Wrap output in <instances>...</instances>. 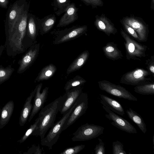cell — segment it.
I'll list each match as a JSON object with an SVG mask.
<instances>
[{
	"label": "cell",
	"mask_w": 154,
	"mask_h": 154,
	"mask_svg": "<svg viewBox=\"0 0 154 154\" xmlns=\"http://www.w3.org/2000/svg\"><path fill=\"white\" fill-rule=\"evenodd\" d=\"M86 5L91 6L93 8H97L98 6L103 5L102 0H81Z\"/></svg>",
	"instance_id": "e575fe53"
},
{
	"label": "cell",
	"mask_w": 154,
	"mask_h": 154,
	"mask_svg": "<svg viewBox=\"0 0 154 154\" xmlns=\"http://www.w3.org/2000/svg\"><path fill=\"white\" fill-rule=\"evenodd\" d=\"M88 97L87 93H82L76 101L75 106L64 123L62 131L72 125L85 113L88 108Z\"/></svg>",
	"instance_id": "9c48e42d"
},
{
	"label": "cell",
	"mask_w": 154,
	"mask_h": 154,
	"mask_svg": "<svg viewBox=\"0 0 154 154\" xmlns=\"http://www.w3.org/2000/svg\"><path fill=\"white\" fill-rule=\"evenodd\" d=\"M86 82L84 78L79 75L69 80L66 83L64 89L66 91L77 86H81Z\"/></svg>",
	"instance_id": "f546056e"
},
{
	"label": "cell",
	"mask_w": 154,
	"mask_h": 154,
	"mask_svg": "<svg viewBox=\"0 0 154 154\" xmlns=\"http://www.w3.org/2000/svg\"><path fill=\"white\" fill-rule=\"evenodd\" d=\"M94 24L98 30L104 32L108 36L111 35H115L117 32V30L114 24L110 19L104 14L100 16L96 15Z\"/></svg>",
	"instance_id": "2e32d148"
},
{
	"label": "cell",
	"mask_w": 154,
	"mask_h": 154,
	"mask_svg": "<svg viewBox=\"0 0 154 154\" xmlns=\"http://www.w3.org/2000/svg\"><path fill=\"white\" fill-rule=\"evenodd\" d=\"M29 6L25 0H18L14 3L9 9L5 23L6 38L12 32L20 15Z\"/></svg>",
	"instance_id": "277c9868"
},
{
	"label": "cell",
	"mask_w": 154,
	"mask_h": 154,
	"mask_svg": "<svg viewBox=\"0 0 154 154\" xmlns=\"http://www.w3.org/2000/svg\"><path fill=\"white\" fill-rule=\"evenodd\" d=\"M76 104V101L69 109L63 114V117L51 128L45 137L41 140L42 145L48 147L49 149H52L53 146L57 142L62 128L65 121L70 115Z\"/></svg>",
	"instance_id": "5b68a950"
},
{
	"label": "cell",
	"mask_w": 154,
	"mask_h": 154,
	"mask_svg": "<svg viewBox=\"0 0 154 154\" xmlns=\"http://www.w3.org/2000/svg\"><path fill=\"white\" fill-rule=\"evenodd\" d=\"M120 33L124 38L126 58L128 60H140L146 56V51L147 46L141 44L130 36L122 28Z\"/></svg>",
	"instance_id": "3957f363"
},
{
	"label": "cell",
	"mask_w": 154,
	"mask_h": 154,
	"mask_svg": "<svg viewBox=\"0 0 154 154\" xmlns=\"http://www.w3.org/2000/svg\"><path fill=\"white\" fill-rule=\"evenodd\" d=\"M120 22L122 25L125 31L130 35L132 37L135 39L138 42H140L139 37L135 30L128 25L121 19Z\"/></svg>",
	"instance_id": "1f68e13d"
},
{
	"label": "cell",
	"mask_w": 154,
	"mask_h": 154,
	"mask_svg": "<svg viewBox=\"0 0 154 154\" xmlns=\"http://www.w3.org/2000/svg\"><path fill=\"white\" fill-rule=\"evenodd\" d=\"M121 19L135 30L140 42L147 41L149 32V26L142 18L131 14L129 16L124 17Z\"/></svg>",
	"instance_id": "30bf717a"
},
{
	"label": "cell",
	"mask_w": 154,
	"mask_h": 154,
	"mask_svg": "<svg viewBox=\"0 0 154 154\" xmlns=\"http://www.w3.org/2000/svg\"><path fill=\"white\" fill-rule=\"evenodd\" d=\"M151 75L147 70L137 68L124 74L120 82L126 85L136 86L151 81Z\"/></svg>",
	"instance_id": "52a82bcc"
},
{
	"label": "cell",
	"mask_w": 154,
	"mask_h": 154,
	"mask_svg": "<svg viewBox=\"0 0 154 154\" xmlns=\"http://www.w3.org/2000/svg\"><path fill=\"white\" fill-rule=\"evenodd\" d=\"M150 8L152 10H154V0H151Z\"/></svg>",
	"instance_id": "60d3db41"
},
{
	"label": "cell",
	"mask_w": 154,
	"mask_h": 154,
	"mask_svg": "<svg viewBox=\"0 0 154 154\" xmlns=\"http://www.w3.org/2000/svg\"><path fill=\"white\" fill-rule=\"evenodd\" d=\"M113 154H127L124 149L123 145L120 142L117 140L112 143Z\"/></svg>",
	"instance_id": "836d02e7"
},
{
	"label": "cell",
	"mask_w": 154,
	"mask_h": 154,
	"mask_svg": "<svg viewBox=\"0 0 154 154\" xmlns=\"http://www.w3.org/2000/svg\"><path fill=\"white\" fill-rule=\"evenodd\" d=\"M146 68L153 76L154 75V56H152L150 58L146 60Z\"/></svg>",
	"instance_id": "d590c367"
},
{
	"label": "cell",
	"mask_w": 154,
	"mask_h": 154,
	"mask_svg": "<svg viewBox=\"0 0 154 154\" xmlns=\"http://www.w3.org/2000/svg\"><path fill=\"white\" fill-rule=\"evenodd\" d=\"M126 112L129 119L137 125L144 134H145L146 131V125L141 116L131 108L127 109Z\"/></svg>",
	"instance_id": "d4e9b609"
},
{
	"label": "cell",
	"mask_w": 154,
	"mask_h": 154,
	"mask_svg": "<svg viewBox=\"0 0 154 154\" xmlns=\"http://www.w3.org/2000/svg\"><path fill=\"white\" fill-rule=\"evenodd\" d=\"M104 127L93 124L86 123L82 125L73 134V141H84L96 138L102 134Z\"/></svg>",
	"instance_id": "8992f818"
},
{
	"label": "cell",
	"mask_w": 154,
	"mask_h": 154,
	"mask_svg": "<svg viewBox=\"0 0 154 154\" xmlns=\"http://www.w3.org/2000/svg\"><path fill=\"white\" fill-rule=\"evenodd\" d=\"M134 91L142 95H154V82H149L136 85L134 88Z\"/></svg>",
	"instance_id": "4316f807"
},
{
	"label": "cell",
	"mask_w": 154,
	"mask_h": 154,
	"mask_svg": "<svg viewBox=\"0 0 154 154\" xmlns=\"http://www.w3.org/2000/svg\"><path fill=\"white\" fill-rule=\"evenodd\" d=\"M101 90L118 97L131 101H137V98L130 92L119 85L113 84L109 81L103 80L98 82Z\"/></svg>",
	"instance_id": "ba28073f"
},
{
	"label": "cell",
	"mask_w": 154,
	"mask_h": 154,
	"mask_svg": "<svg viewBox=\"0 0 154 154\" xmlns=\"http://www.w3.org/2000/svg\"><path fill=\"white\" fill-rule=\"evenodd\" d=\"M37 87L36 86L25 101L19 118V124L20 126L24 125L30 114L32 107L31 102L34 96Z\"/></svg>",
	"instance_id": "ac0fdd59"
},
{
	"label": "cell",
	"mask_w": 154,
	"mask_h": 154,
	"mask_svg": "<svg viewBox=\"0 0 154 154\" xmlns=\"http://www.w3.org/2000/svg\"><path fill=\"white\" fill-rule=\"evenodd\" d=\"M8 3V0H0V6L2 8H6Z\"/></svg>",
	"instance_id": "f35d334b"
},
{
	"label": "cell",
	"mask_w": 154,
	"mask_h": 154,
	"mask_svg": "<svg viewBox=\"0 0 154 154\" xmlns=\"http://www.w3.org/2000/svg\"><path fill=\"white\" fill-rule=\"evenodd\" d=\"M29 7L20 15L12 32L6 38L4 45L9 56L14 57L23 53L30 47L26 33Z\"/></svg>",
	"instance_id": "6da1fadb"
},
{
	"label": "cell",
	"mask_w": 154,
	"mask_h": 154,
	"mask_svg": "<svg viewBox=\"0 0 154 154\" xmlns=\"http://www.w3.org/2000/svg\"><path fill=\"white\" fill-rule=\"evenodd\" d=\"M103 109L107 113L106 117L111 121V124L117 128L130 134H136L135 127L128 121L117 115L107 106L103 105Z\"/></svg>",
	"instance_id": "7c38bea8"
},
{
	"label": "cell",
	"mask_w": 154,
	"mask_h": 154,
	"mask_svg": "<svg viewBox=\"0 0 154 154\" xmlns=\"http://www.w3.org/2000/svg\"><path fill=\"white\" fill-rule=\"evenodd\" d=\"M58 98L42 107L38 114V124L31 135L39 136L43 139L48 129L54 124L58 112Z\"/></svg>",
	"instance_id": "7a4b0ae2"
},
{
	"label": "cell",
	"mask_w": 154,
	"mask_h": 154,
	"mask_svg": "<svg viewBox=\"0 0 154 154\" xmlns=\"http://www.w3.org/2000/svg\"><path fill=\"white\" fill-rule=\"evenodd\" d=\"M87 29V26L84 25L73 26L59 31L54 42V44L62 43L78 38L85 33Z\"/></svg>",
	"instance_id": "4fadbf2b"
},
{
	"label": "cell",
	"mask_w": 154,
	"mask_h": 154,
	"mask_svg": "<svg viewBox=\"0 0 154 154\" xmlns=\"http://www.w3.org/2000/svg\"><path fill=\"white\" fill-rule=\"evenodd\" d=\"M23 153L26 154H42V150L40 148L39 144H38V146L33 144L29 149L27 152H24Z\"/></svg>",
	"instance_id": "74e56055"
},
{
	"label": "cell",
	"mask_w": 154,
	"mask_h": 154,
	"mask_svg": "<svg viewBox=\"0 0 154 154\" xmlns=\"http://www.w3.org/2000/svg\"><path fill=\"white\" fill-rule=\"evenodd\" d=\"M102 49L106 57L111 60H117L123 57L121 51L118 48L117 45L113 42L107 43Z\"/></svg>",
	"instance_id": "44dd1931"
},
{
	"label": "cell",
	"mask_w": 154,
	"mask_h": 154,
	"mask_svg": "<svg viewBox=\"0 0 154 154\" xmlns=\"http://www.w3.org/2000/svg\"><path fill=\"white\" fill-rule=\"evenodd\" d=\"M38 30L36 17L31 14H28L26 29L28 38L34 41L38 35Z\"/></svg>",
	"instance_id": "603a6c76"
},
{
	"label": "cell",
	"mask_w": 154,
	"mask_h": 154,
	"mask_svg": "<svg viewBox=\"0 0 154 154\" xmlns=\"http://www.w3.org/2000/svg\"><path fill=\"white\" fill-rule=\"evenodd\" d=\"M37 87L34 95L33 104L28 122H30L35 115L43 107L47 98L48 88L46 87L41 93L42 84L41 83L37 85Z\"/></svg>",
	"instance_id": "9a60e30c"
},
{
	"label": "cell",
	"mask_w": 154,
	"mask_h": 154,
	"mask_svg": "<svg viewBox=\"0 0 154 154\" xmlns=\"http://www.w3.org/2000/svg\"><path fill=\"white\" fill-rule=\"evenodd\" d=\"M5 48L4 45H1L0 46V57L2 55L3 51Z\"/></svg>",
	"instance_id": "ab89813d"
},
{
	"label": "cell",
	"mask_w": 154,
	"mask_h": 154,
	"mask_svg": "<svg viewBox=\"0 0 154 154\" xmlns=\"http://www.w3.org/2000/svg\"><path fill=\"white\" fill-rule=\"evenodd\" d=\"M100 96L101 99L100 103L103 105L106 106L111 111L120 115H124V109L119 102L104 95L100 94Z\"/></svg>",
	"instance_id": "ffe728a7"
},
{
	"label": "cell",
	"mask_w": 154,
	"mask_h": 154,
	"mask_svg": "<svg viewBox=\"0 0 154 154\" xmlns=\"http://www.w3.org/2000/svg\"><path fill=\"white\" fill-rule=\"evenodd\" d=\"M14 70V69L11 65L5 67L0 65V85L8 80Z\"/></svg>",
	"instance_id": "f1b7e54d"
},
{
	"label": "cell",
	"mask_w": 154,
	"mask_h": 154,
	"mask_svg": "<svg viewBox=\"0 0 154 154\" xmlns=\"http://www.w3.org/2000/svg\"><path fill=\"white\" fill-rule=\"evenodd\" d=\"M85 147V145L81 144L73 147L67 148L60 154H77Z\"/></svg>",
	"instance_id": "d6a6232c"
},
{
	"label": "cell",
	"mask_w": 154,
	"mask_h": 154,
	"mask_svg": "<svg viewBox=\"0 0 154 154\" xmlns=\"http://www.w3.org/2000/svg\"><path fill=\"white\" fill-rule=\"evenodd\" d=\"M1 110V107H0V113Z\"/></svg>",
	"instance_id": "b9f144b4"
},
{
	"label": "cell",
	"mask_w": 154,
	"mask_h": 154,
	"mask_svg": "<svg viewBox=\"0 0 154 154\" xmlns=\"http://www.w3.org/2000/svg\"><path fill=\"white\" fill-rule=\"evenodd\" d=\"M81 86L74 87L66 91L64 94L58 98V111L63 115L70 109L82 93Z\"/></svg>",
	"instance_id": "8fae6325"
},
{
	"label": "cell",
	"mask_w": 154,
	"mask_h": 154,
	"mask_svg": "<svg viewBox=\"0 0 154 154\" xmlns=\"http://www.w3.org/2000/svg\"><path fill=\"white\" fill-rule=\"evenodd\" d=\"M70 3V0H53L52 5L55 10L54 13L60 16L65 12Z\"/></svg>",
	"instance_id": "83f0119b"
},
{
	"label": "cell",
	"mask_w": 154,
	"mask_h": 154,
	"mask_svg": "<svg viewBox=\"0 0 154 154\" xmlns=\"http://www.w3.org/2000/svg\"><path fill=\"white\" fill-rule=\"evenodd\" d=\"M39 121V119L38 117L35 119L34 123L30 126L29 128L27 130L21 138L18 141V142L20 143L24 142L32 134L36 128L38 124Z\"/></svg>",
	"instance_id": "4dcf8cb0"
},
{
	"label": "cell",
	"mask_w": 154,
	"mask_h": 154,
	"mask_svg": "<svg viewBox=\"0 0 154 154\" xmlns=\"http://www.w3.org/2000/svg\"><path fill=\"white\" fill-rule=\"evenodd\" d=\"M89 56V53L86 50L78 56L67 69L66 73L69 74L81 68L85 63Z\"/></svg>",
	"instance_id": "cb8c5ba5"
},
{
	"label": "cell",
	"mask_w": 154,
	"mask_h": 154,
	"mask_svg": "<svg viewBox=\"0 0 154 154\" xmlns=\"http://www.w3.org/2000/svg\"><path fill=\"white\" fill-rule=\"evenodd\" d=\"M39 46V43L32 45L19 60L18 62L19 66L17 72L18 73H23L32 65L38 56Z\"/></svg>",
	"instance_id": "5bb4252c"
},
{
	"label": "cell",
	"mask_w": 154,
	"mask_h": 154,
	"mask_svg": "<svg viewBox=\"0 0 154 154\" xmlns=\"http://www.w3.org/2000/svg\"><path fill=\"white\" fill-rule=\"evenodd\" d=\"M39 30L41 35L48 32L53 27L56 20L55 15L51 14L40 19L36 17Z\"/></svg>",
	"instance_id": "d6986e66"
},
{
	"label": "cell",
	"mask_w": 154,
	"mask_h": 154,
	"mask_svg": "<svg viewBox=\"0 0 154 154\" xmlns=\"http://www.w3.org/2000/svg\"><path fill=\"white\" fill-rule=\"evenodd\" d=\"M57 70L56 66L52 64L44 67L41 70L35 80V82L48 80L52 77Z\"/></svg>",
	"instance_id": "484cf974"
},
{
	"label": "cell",
	"mask_w": 154,
	"mask_h": 154,
	"mask_svg": "<svg viewBox=\"0 0 154 154\" xmlns=\"http://www.w3.org/2000/svg\"><path fill=\"white\" fill-rule=\"evenodd\" d=\"M14 107L13 101H8L1 109L0 113V129L3 128L9 122Z\"/></svg>",
	"instance_id": "7402d4cb"
},
{
	"label": "cell",
	"mask_w": 154,
	"mask_h": 154,
	"mask_svg": "<svg viewBox=\"0 0 154 154\" xmlns=\"http://www.w3.org/2000/svg\"><path fill=\"white\" fill-rule=\"evenodd\" d=\"M78 10L74 3H71L60 19L57 27L65 26L77 20L78 18Z\"/></svg>",
	"instance_id": "e0dca14e"
},
{
	"label": "cell",
	"mask_w": 154,
	"mask_h": 154,
	"mask_svg": "<svg viewBox=\"0 0 154 154\" xmlns=\"http://www.w3.org/2000/svg\"><path fill=\"white\" fill-rule=\"evenodd\" d=\"M99 143L94 148L95 154H105V149L104 147V143L102 139L98 138Z\"/></svg>",
	"instance_id": "8d00e7d4"
}]
</instances>
